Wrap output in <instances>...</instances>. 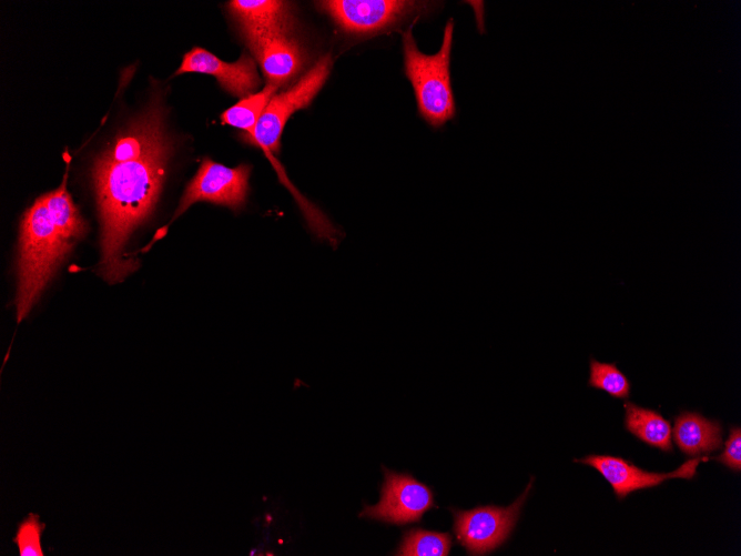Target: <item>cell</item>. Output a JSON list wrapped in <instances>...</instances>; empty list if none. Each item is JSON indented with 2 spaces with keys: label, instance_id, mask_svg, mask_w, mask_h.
Masks as SVG:
<instances>
[{
  "label": "cell",
  "instance_id": "9",
  "mask_svg": "<svg viewBox=\"0 0 741 556\" xmlns=\"http://www.w3.org/2000/svg\"><path fill=\"white\" fill-rule=\"evenodd\" d=\"M708 459V456L693 457L669 473L643 471L621 457L610 455L592 454L575 462L596 468L611 485L617 498L623 499L632 492L658 486L670 478L691 479L697 473L698 465Z\"/></svg>",
  "mask_w": 741,
  "mask_h": 556
},
{
  "label": "cell",
  "instance_id": "16",
  "mask_svg": "<svg viewBox=\"0 0 741 556\" xmlns=\"http://www.w3.org/2000/svg\"><path fill=\"white\" fill-rule=\"evenodd\" d=\"M450 548L451 536L448 533L412 528L404 533L399 547L394 555L447 556Z\"/></svg>",
  "mask_w": 741,
  "mask_h": 556
},
{
  "label": "cell",
  "instance_id": "13",
  "mask_svg": "<svg viewBox=\"0 0 741 556\" xmlns=\"http://www.w3.org/2000/svg\"><path fill=\"white\" fill-rule=\"evenodd\" d=\"M227 8L242 30H287L292 21L287 2L276 0H233Z\"/></svg>",
  "mask_w": 741,
  "mask_h": 556
},
{
  "label": "cell",
  "instance_id": "17",
  "mask_svg": "<svg viewBox=\"0 0 741 556\" xmlns=\"http://www.w3.org/2000/svg\"><path fill=\"white\" fill-rule=\"evenodd\" d=\"M589 368L590 387L601 390L616 398L629 397L631 383L615 363H602L591 357Z\"/></svg>",
  "mask_w": 741,
  "mask_h": 556
},
{
  "label": "cell",
  "instance_id": "11",
  "mask_svg": "<svg viewBox=\"0 0 741 556\" xmlns=\"http://www.w3.org/2000/svg\"><path fill=\"white\" fill-rule=\"evenodd\" d=\"M187 72L215 77L221 87L235 97L252 94L260 84L255 62L245 53L235 62H225L207 50L195 47L184 54L175 74Z\"/></svg>",
  "mask_w": 741,
  "mask_h": 556
},
{
  "label": "cell",
  "instance_id": "1",
  "mask_svg": "<svg viewBox=\"0 0 741 556\" xmlns=\"http://www.w3.org/2000/svg\"><path fill=\"white\" fill-rule=\"evenodd\" d=\"M170 150L162 109L155 102L94 163L102 226L100 272L110 283L122 281L139 266L135 260L124 259L123 250L158 201Z\"/></svg>",
  "mask_w": 741,
  "mask_h": 556
},
{
  "label": "cell",
  "instance_id": "10",
  "mask_svg": "<svg viewBox=\"0 0 741 556\" xmlns=\"http://www.w3.org/2000/svg\"><path fill=\"white\" fill-rule=\"evenodd\" d=\"M242 32L268 83L280 87L302 69L303 50L298 42L290 37L287 30H242Z\"/></svg>",
  "mask_w": 741,
  "mask_h": 556
},
{
  "label": "cell",
  "instance_id": "12",
  "mask_svg": "<svg viewBox=\"0 0 741 556\" xmlns=\"http://www.w3.org/2000/svg\"><path fill=\"white\" fill-rule=\"evenodd\" d=\"M674 443L689 456H701L722 445V427L718 421L684 411L674 417L671 432Z\"/></svg>",
  "mask_w": 741,
  "mask_h": 556
},
{
  "label": "cell",
  "instance_id": "19",
  "mask_svg": "<svg viewBox=\"0 0 741 556\" xmlns=\"http://www.w3.org/2000/svg\"><path fill=\"white\" fill-rule=\"evenodd\" d=\"M732 471H741V429L739 426L730 428L729 438L725 442L724 451L714 457Z\"/></svg>",
  "mask_w": 741,
  "mask_h": 556
},
{
  "label": "cell",
  "instance_id": "4",
  "mask_svg": "<svg viewBox=\"0 0 741 556\" xmlns=\"http://www.w3.org/2000/svg\"><path fill=\"white\" fill-rule=\"evenodd\" d=\"M331 67V57L324 55L297 83L275 94L261 115L253 134L245 140L261 146L267 154L278 153L286 121L295 111L311 104L327 80Z\"/></svg>",
  "mask_w": 741,
  "mask_h": 556
},
{
  "label": "cell",
  "instance_id": "5",
  "mask_svg": "<svg viewBox=\"0 0 741 556\" xmlns=\"http://www.w3.org/2000/svg\"><path fill=\"white\" fill-rule=\"evenodd\" d=\"M530 489L531 483L508 507L479 506L468 510L451 508L454 533L467 553L485 555L505 543L516 525Z\"/></svg>",
  "mask_w": 741,
  "mask_h": 556
},
{
  "label": "cell",
  "instance_id": "15",
  "mask_svg": "<svg viewBox=\"0 0 741 556\" xmlns=\"http://www.w3.org/2000/svg\"><path fill=\"white\" fill-rule=\"evenodd\" d=\"M277 89V85L267 83L262 91L244 97L221 114L222 122L246 131L247 137L245 138L251 137Z\"/></svg>",
  "mask_w": 741,
  "mask_h": 556
},
{
  "label": "cell",
  "instance_id": "14",
  "mask_svg": "<svg viewBox=\"0 0 741 556\" xmlns=\"http://www.w3.org/2000/svg\"><path fill=\"white\" fill-rule=\"evenodd\" d=\"M625 427L646 444L663 452H672V427L659 412L626 401Z\"/></svg>",
  "mask_w": 741,
  "mask_h": 556
},
{
  "label": "cell",
  "instance_id": "7",
  "mask_svg": "<svg viewBox=\"0 0 741 556\" xmlns=\"http://www.w3.org/2000/svg\"><path fill=\"white\" fill-rule=\"evenodd\" d=\"M318 6L345 32L372 34L422 11L425 2L404 0H327Z\"/></svg>",
  "mask_w": 741,
  "mask_h": 556
},
{
  "label": "cell",
  "instance_id": "3",
  "mask_svg": "<svg viewBox=\"0 0 741 556\" xmlns=\"http://www.w3.org/2000/svg\"><path fill=\"white\" fill-rule=\"evenodd\" d=\"M454 22L444 29L440 49L425 54L417 48L412 30L403 33L405 72L409 79L420 115L434 128L445 124L455 115L456 107L450 81V53Z\"/></svg>",
  "mask_w": 741,
  "mask_h": 556
},
{
  "label": "cell",
  "instance_id": "8",
  "mask_svg": "<svg viewBox=\"0 0 741 556\" xmlns=\"http://www.w3.org/2000/svg\"><path fill=\"white\" fill-rule=\"evenodd\" d=\"M380 499L374 506L365 505L359 517L404 525L419 522L435 507L434 493L424 483L407 473H396L385 467Z\"/></svg>",
  "mask_w": 741,
  "mask_h": 556
},
{
  "label": "cell",
  "instance_id": "6",
  "mask_svg": "<svg viewBox=\"0 0 741 556\" xmlns=\"http://www.w3.org/2000/svg\"><path fill=\"white\" fill-rule=\"evenodd\" d=\"M251 166L240 164L227 168L204 158L195 176L187 184L173 219L180 216L195 202H211L234 211L245 205Z\"/></svg>",
  "mask_w": 741,
  "mask_h": 556
},
{
  "label": "cell",
  "instance_id": "18",
  "mask_svg": "<svg viewBox=\"0 0 741 556\" xmlns=\"http://www.w3.org/2000/svg\"><path fill=\"white\" fill-rule=\"evenodd\" d=\"M44 524L39 522V517L30 514L19 526L14 543L18 545L21 556H43L41 548V534Z\"/></svg>",
  "mask_w": 741,
  "mask_h": 556
},
{
  "label": "cell",
  "instance_id": "2",
  "mask_svg": "<svg viewBox=\"0 0 741 556\" xmlns=\"http://www.w3.org/2000/svg\"><path fill=\"white\" fill-rule=\"evenodd\" d=\"M67 175L54 191L39 196L20 225L17 321L27 317L60 263L87 232L69 192Z\"/></svg>",
  "mask_w": 741,
  "mask_h": 556
}]
</instances>
